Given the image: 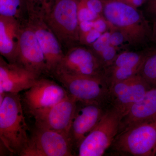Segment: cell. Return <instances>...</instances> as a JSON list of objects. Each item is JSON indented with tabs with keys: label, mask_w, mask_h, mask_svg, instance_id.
I'll return each mask as SVG.
<instances>
[{
	"label": "cell",
	"mask_w": 156,
	"mask_h": 156,
	"mask_svg": "<svg viewBox=\"0 0 156 156\" xmlns=\"http://www.w3.org/2000/svg\"><path fill=\"white\" fill-rule=\"evenodd\" d=\"M102 16L109 27L121 32L133 50H145L154 44L152 26L143 11L121 0H104Z\"/></svg>",
	"instance_id": "6da1fadb"
},
{
	"label": "cell",
	"mask_w": 156,
	"mask_h": 156,
	"mask_svg": "<svg viewBox=\"0 0 156 156\" xmlns=\"http://www.w3.org/2000/svg\"><path fill=\"white\" fill-rule=\"evenodd\" d=\"M29 131L19 93H5L0 101L1 144L12 154L20 156L27 146Z\"/></svg>",
	"instance_id": "7a4b0ae2"
},
{
	"label": "cell",
	"mask_w": 156,
	"mask_h": 156,
	"mask_svg": "<svg viewBox=\"0 0 156 156\" xmlns=\"http://www.w3.org/2000/svg\"><path fill=\"white\" fill-rule=\"evenodd\" d=\"M79 0H57L43 18L60 43L64 53L80 44Z\"/></svg>",
	"instance_id": "3957f363"
},
{
	"label": "cell",
	"mask_w": 156,
	"mask_h": 156,
	"mask_svg": "<svg viewBox=\"0 0 156 156\" xmlns=\"http://www.w3.org/2000/svg\"><path fill=\"white\" fill-rule=\"evenodd\" d=\"M123 115L113 107H108L95 128L81 142L79 156H101L112 145L119 133Z\"/></svg>",
	"instance_id": "277c9868"
},
{
	"label": "cell",
	"mask_w": 156,
	"mask_h": 156,
	"mask_svg": "<svg viewBox=\"0 0 156 156\" xmlns=\"http://www.w3.org/2000/svg\"><path fill=\"white\" fill-rule=\"evenodd\" d=\"M112 145L115 150L134 156H153L156 153V117L118 134Z\"/></svg>",
	"instance_id": "5b68a950"
},
{
	"label": "cell",
	"mask_w": 156,
	"mask_h": 156,
	"mask_svg": "<svg viewBox=\"0 0 156 156\" xmlns=\"http://www.w3.org/2000/svg\"><path fill=\"white\" fill-rule=\"evenodd\" d=\"M77 101L106 105L110 85L106 78L57 74L53 76Z\"/></svg>",
	"instance_id": "8992f818"
},
{
	"label": "cell",
	"mask_w": 156,
	"mask_h": 156,
	"mask_svg": "<svg viewBox=\"0 0 156 156\" xmlns=\"http://www.w3.org/2000/svg\"><path fill=\"white\" fill-rule=\"evenodd\" d=\"M106 68L97 54L89 46L80 44L65 53L53 76L63 74L106 78Z\"/></svg>",
	"instance_id": "52a82bcc"
},
{
	"label": "cell",
	"mask_w": 156,
	"mask_h": 156,
	"mask_svg": "<svg viewBox=\"0 0 156 156\" xmlns=\"http://www.w3.org/2000/svg\"><path fill=\"white\" fill-rule=\"evenodd\" d=\"M73 153L68 135L35 127L20 156H72Z\"/></svg>",
	"instance_id": "ba28073f"
},
{
	"label": "cell",
	"mask_w": 156,
	"mask_h": 156,
	"mask_svg": "<svg viewBox=\"0 0 156 156\" xmlns=\"http://www.w3.org/2000/svg\"><path fill=\"white\" fill-rule=\"evenodd\" d=\"M68 95L63 86L41 77L32 87L25 90L21 100L29 113L31 115L55 105Z\"/></svg>",
	"instance_id": "9c48e42d"
},
{
	"label": "cell",
	"mask_w": 156,
	"mask_h": 156,
	"mask_svg": "<svg viewBox=\"0 0 156 156\" xmlns=\"http://www.w3.org/2000/svg\"><path fill=\"white\" fill-rule=\"evenodd\" d=\"M77 101L68 95L55 105L34 113L31 115L34 119L35 127L56 131L68 136L75 113Z\"/></svg>",
	"instance_id": "30bf717a"
},
{
	"label": "cell",
	"mask_w": 156,
	"mask_h": 156,
	"mask_svg": "<svg viewBox=\"0 0 156 156\" xmlns=\"http://www.w3.org/2000/svg\"><path fill=\"white\" fill-rule=\"evenodd\" d=\"M151 87L139 74L110 86L108 103L124 116L143 97Z\"/></svg>",
	"instance_id": "8fae6325"
},
{
	"label": "cell",
	"mask_w": 156,
	"mask_h": 156,
	"mask_svg": "<svg viewBox=\"0 0 156 156\" xmlns=\"http://www.w3.org/2000/svg\"><path fill=\"white\" fill-rule=\"evenodd\" d=\"M105 105L77 101L69 137L74 149L77 150L81 142L97 126L106 111Z\"/></svg>",
	"instance_id": "7c38bea8"
},
{
	"label": "cell",
	"mask_w": 156,
	"mask_h": 156,
	"mask_svg": "<svg viewBox=\"0 0 156 156\" xmlns=\"http://www.w3.org/2000/svg\"><path fill=\"white\" fill-rule=\"evenodd\" d=\"M16 62L39 77L49 75L43 51L34 30L29 23L21 31Z\"/></svg>",
	"instance_id": "4fadbf2b"
},
{
	"label": "cell",
	"mask_w": 156,
	"mask_h": 156,
	"mask_svg": "<svg viewBox=\"0 0 156 156\" xmlns=\"http://www.w3.org/2000/svg\"><path fill=\"white\" fill-rule=\"evenodd\" d=\"M29 24L34 30L43 51L48 73L53 76L65 55L60 43L43 18L30 17Z\"/></svg>",
	"instance_id": "5bb4252c"
},
{
	"label": "cell",
	"mask_w": 156,
	"mask_h": 156,
	"mask_svg": "<svg viewBox=\"0 0 156 156\" xmlns=\"http://www.w3.org/2000/svg\"><path fill=\"white\" fill-rule=\"evenodd\" d=\"M40 78L22 65L9 62L0 56V96L27 90Z\"/></svg>",
	"instance_id": "9a60e30c"
},
{
	"label": "cell",
	"mask_w": 156,
	"mask_h": 156,
	"mask_svg": "<svg viewBox=\"0 0 156 156\" xmlns=\"http://www.w3.org/2000/svg\"><path fill=\"white\" fill-rule=\"evenodd\" d=\"M152 47L144 50L120 52L106 68V78L110 86L138 74Z\"/></svg>",
	"instance_id": "2e32d148"
},
{
	"label": "cell",
	"mask_w": 156,
	"mask_h": 156,
	"mask_svg": "<svg viewBox=\"0 0 156 156\" xmlns=\"http://www.w3.org/2000/svg\"><path fill=\"white\" fill-rule=\"evenodd\" d=\"M23 27L15 20L0 16V54L9 62H17Z\"/></svg>",
	"instance_id": "e0dca14e"
},
{
	"label": "cell",
	"mask_w": 156,
	"mask_h": 156,
	"mask_svg": "<svg viewBox=\"0 0 156 156\" xmlns=\"http://www.w3.org/2000/svg\"><path fill=\"white\" fill-rule=\"evenodd\" d=\"M156 117V88L148 90L143 97L134 105L123 117L119 133L131 126Z\"/></svg>",
	"instance_id": "ac0fdd59"
},
{
	"label": "cell",
	"mask_w": 156,
	"mask_h": 156,
	"mask_svg": "<svg viewBox=\"0 0 156 156\" xmlns=\"http://www.w3.org/2000/svg\"><path fill=\"white\" fill-rule=\"evenodd\" d=\"M0 16L15 20L23 27L27 25L29 14L26 0H0Z\"/></svg>",
	"instance_id": "d6986e66"
},
{
	"label": "cell",
	"mask_w": 156,
	"mask_h": 156,
	"mask_svg": "<svg viewBox=\"0 0 156 156\" xmlns=\"http://www.w3.org/2000/svg\"><path fill=\"white\" fill-rule=\"evenodd\" d=\"M138 74L151 89L156 88V46L152 47Z\"/></svg>",
	"instance_id": "ffe728a7"
},
{
	"label": "cell",
	"mask_w": 156,
	"mask_h": 156,
	"mask_svg": "<svg viewBox=\"0 0 156 156\" xmlns=\"http://www.w3.org/2000/svg\"><path fill=\"white\" fill-rule=\"evenodd\" d=\"M57 0H26L29 17L44 18L52 10Z\"/></svg>",
	"instance_id": "44dd1931"
},
{
	"label": "cell",
	"mask_w": 156,
	"mask_h": 156,
	"mask_svg": "<svg viewBox=\"0 0 156 156\" xmlns=\"http://www.w3.org/2000/svg\"><path fill=\"white\" fill-rule=\"evenodd\" d=\"M110 31V44L118 50H130V45L121 32L115 28L109 27Z\"/></svg>",
	"instance_id": "7402d4cb"
},
{
	"label": "cell",
	"mask_w": 156,
	"mask_h": 156,
	"mask_svg": "<svg viewBox=\"0 0 156 156\" xmlns=\"http://www.w3.org/2000/svg\"><path fill=\"white\" fill-rule=\"evenodd\" d=\"M110 31L105 32L101 34L98 39L89 47L98 56L103 50L111 45L110 44Z\"/></svg>",
	"instance_id": "603a6c76"
},
{
	"label": "cell",
	"mask_w": 156,
	"mask_h": 156,
	"mask_svg": "<svg viewBox=\"0 0 156 156\" xmlns=\"http://www.w3.org/2000/svg\"><path fill=\"white\" fill-rule=\"evenodd\" d=\"M78 16L80 23L85 21H94L101 16L91 11L86 5L83 0H79Z\"/></svg>",
	"instance_id": "cb8c5ba5"
},
{
	"label": "cell",
	"mask_w": 156,
	"mask_h": 156,
	"mask_svg": "<svg viewBox=\"0 0 156 156\" xmlns=\"http://www.w3.org/2000/svg\"><path fill=\"white\" fill-rule=\"evenodd\" d=\"M144 14L148 20L152 22L156 20V0H147L144 5Z\"/></svg>",
	"instance_id": "d4e9b609"
},
{
	"label": "cell",
	"mask_w": 156,
	"mask_h": 156,
	"mask_svg": "<svg viewBox=\"0 0 156 156\" xmlns=\"http://www.w3.org/2000/svg\"><path fill=\"white\" fill-rule=\"evenodd\" d=\"M108 27H109L108 24L102 16L93 21V28L100 33L103 34L107 31Z\"/></svg>",
	"instance_id": "484cf974"
},
{
	"label": "cell",
	"mask_w": 156,
	"mask_h": 156,
	"mask_svg": "<svg viewBox=\"0 0 156 156\" xmlns=\"http://www.w3.org/2000/svg\"><path fill=\"white\" fill-rule=\"evenodd\" d=\"M121 1L138 9V8L140 6L144 5L147 0H121Z\"/></svg>",
	"instance_id": "4316f807"
},
{
	"label": "cell",
	"mask_w": 156,
	"mask_h": 156,
	"mask_svg": "<svg viewBox=\"0 0 156 156\" xmlns=\"http://www.w3.org/2000/svg\"><path fill=\"white\" fill-rule=\"evenodd\" d=\"M152 41L154 45L156 46V20L152 22Z\"/></svg>",
	"instance_id": "83f0119b"
},
{
	"label": "cell",
	"mask_w": 156,
	"mask_h": 156,
	"mask_svg": "<svg viewBox=\"0 0 156 156\" xmlns=\"http://www.w3.org/2000/svg\"><path fill=\"white\" fill-rule=\"evenodd\" d=\"M155 156H156V154H155Z\"/></svg>",
	"instance_id": "f1b7e54d"
}]
</instances>
